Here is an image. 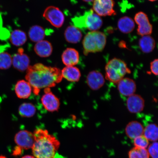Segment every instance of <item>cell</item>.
Wrapping results in <instances>:
<instances>
[{
    "label": "cell",
    "mask_w": 158,
    "mask_h": 158,
    "mask_svg": "<svg viewBox=\"0 0 158 158\" xmlns=\"http://www.w3.org/2000/svg\"><path fill=\"white\" fill-rule=\"evenodd\" d=\"M25 78L30 84L34 94L38 95L41 89L55 86L61 82L63 77L60 69L39 63L29 66Z\"/></svg>",
    "instance_id": "cell-1"
},
{
    "label": "cell",
    "mask_w": 158,
    "mask_h": 158,
    "mask_svg": "<svg viewBox=\"0 0 158 158\" xmlns=\"http://www.w3.org/2000/svg\"><path fill=\"white\" fill-rule=\"evenodd\" d=\"M35 142L31 149L36 158H54L60 145V142L47 130L38 128L33 133Z\"/></svg>",
    "instance_id": "cell-2"
},
{
    "label": "cell",
    "mask_w": 158,
    "mask_h": 158,
    "mask_svg": "<svg viewBox=\"0 0 158 158\" xmlns=\"http://www.w3.org/2000/svg\"><path fill=\"white\" fill-rule=\"evenodd\" d=\"M72 21L75 27L79 29L88 30L91 31H97L103 23L101 18L92 9L85 12L82 15L74 17Z\"/></svg>",
    "instance_id": "cell-3"
},
{
    "label": "cell",
    "mask_w": 158,
    "mask_h": 158,
    "mask_svg": "<svg viewBox=\"0 0 158 158\" xmlns=\"http://www.w3.org/2000/svg\"><path fill=\"white\" fill-rule=\"evenodd\" d=\"M106 78L110 82L117 84L131 71L121 59L114 58L109 61L105 67Z\"/></svg>",
    "instance_id": "cell-4"
},
{
    "label": "cell",
    "mask_w": 158,
    "mask_h": 158,
    "mask_svg": "<svg viewBox=\"0 0 158 158\" xmlns=\"http://www.w3.org/2000/svg\"><path fill=\"white\" fill-rule=\"evenodd\" d=\"M106 42V35L104 33L98 31L88 32L82 41L84 55L101 52L105 47Z\"/></svg>",
    "instance_id": "cell-5"
},
{
    "label": "cell",
    "mask_w": 158,
    "mask_h": 158,
    "mask_svg": "<svg viewBox=\"0 0 158 158\" xmlns=\"http://www.w3.org/2000/svg\"><path fill=\"white\" fill-rule=\"evenodd\" d=\"M43 17L53 26L59 28L62 26L64 21V16L58 7L51 6L45 9Z\"/></svg>",
    "instance_id": "cell-6"
},
{
    "label": "cell",
    "mask_w": 158,
    "mask_h": 158,
    "mask_svg": "<svg viewBox=\"0 0 158 158\" xmlns=\"http://www.w3.org/2000/svg\"><path fill=\"white\" fill-rule=\"evenodd\" d=\"M114 5V0H94L93 10L100 16L115 15Z\"/></svg>",
    "instance_id": "cell-7"
},
{
    "label": "cell",
    "mask_w": 158,
    "mask_h": 158,
    "mask_svg": "<svg viewBox=\"0 0 158 158\" xmlns=\"http://www.w3.org/2000/svg\"><path fill=\"white\" fill-rule=\"evenodd\" d=\"M135 23L138 25L137 34L141 36L149 35L152 32L153 27L150 23L147 15L143 12L140 11L134 17Z\"/></svg>",
    "instance_id": "cell-8"
},
{
    "label": "cell",
    "mask_w": 158,
    "mask_h": 158,
    "mask_svg": "<svg viewBox=\"0 0 158 158\" xmlns=\"http://www.w3.org/2000/svg\"><path fill=\"white\" fill-rule=\"evenodd\" d=\"M45 94L41 98V102L44 108L48 111H58L60 106L59 98L51 91L50 88L44 89Z\"/></svg>",
    "instance_id": "cell-9"
},
{
    "label": "cell",
    "mask_w": 158,
    "mask_h": 158,
    "mask_svg": "<svg viewBox=\"0 0 158 158\" xmlns=\"http://www.w3.org/2000/svg\"><path fill=\"white\" fill-rule=\"evenodd\" d=\"M15 141L21 149H29L32 148L34 144V135L33 133L27 130H21L16 134Z\"/></svg>",
    "instance_id": "cell-10"
},
{
    "label": "cell",
    "mask_w": 158,
    "mask_h": 158,
    "mask_svg": "<svg viewBox=\"0 0 158 158\" xmlns=\"http://www.w3.org/2000/svg\"><path fill=\"white\" fill-rule=\"evenodd\" d=\"M145 106L144 99L139 95L134 94L128 97L126 106L128 111L132 114L139 113L143 110Z\"/></svg>",
    "instance_id": "cell-11"
},
{
    "label": "cell",
    "mask_w": 158,
    "mask_h": 158,
    "mask_svg": "<svg viewBox=\"0 0 158 158\" xmlns=\"http://www.w3.org/2000/svg\"><path fill=\"white\" fill-rule=\"evenodd\" d=\"M30 59L27 54L23 53V49L19 48L18 53L12 58V64L18 70L23 72L27 70L29 67Z\"/></svg>",
    "instance_id": "cell-12"
},
{
    "label": "cell",
    "mask_w": 158,
    "mask_h": 158,
    "mask_svg": "<svg viewBox=\"0 0 158 158\" xmlns=\"http://www.w3.org/2000/svg\"><path fill=\"white\" fill-rule=\"evenodd\" d=\"M117 84L118 91L122 95L128 97L135 94L137 86L135 81L132 79L123 78Z\"/></svg>",
    "instance_id": "cell-13"
},
{
    "label": "cell",
    "mask_w": 158,
    "mask_h": 158,
    "mask_svg": "<svg viewBox=\"0 0 158 158\" xmlns=\"http://www.w3.org/2000/svg\"><path fill=\"white\" fill-rule=\"evenodd\" d=\"M86 82L89 87L92 90H97L103 86L105 80L101 73L94 70L89 73L87 76Z\"/></svg>",
    "instance_id": "cell-14"
},
{
    "label": "cell",
    "mask_w": 158,
    "mask_h": 158,
    "mask_svg": "<svg viewBox=\"0 0 158 158\" xmlns=\"http://www.w3.org/2000/svg\"><path fill=\"white\" fill-rule=\"evenodd\" d=\"M78 51L73 48H68L63 52L62 59L63 63L66 66H74L79 62Z\"/></svg>",
    "instance_id": "cell-15"
},
{
    "label": "cell",
    "mask_w": 158,
    "mask_h": 158,
    "mask_svg": "<svg viewBox=\"0 0 158 158\" xmlns=\"http://www.w3.org/2000/svg\"><path fill=\"white\" fill-rule=\"evenodd\" d=\"M32 88L27 81L21 80L17 82L15 87V91L18 97L21 99L28 98L32 92Z\"/></svg>",
    "instance_id": "cell-16"
},
{
    "label": "cell",
    "mask_w": 158,
    "mask_h": 158,
    "mask_svg": "<svg viewBox=\"0 0 158 158\" xmlns=\"http://www.w3.org/2000/svg\"><path fill=\"white\" fill-rule=\"evenodd\" d=\"M144 128L142 124L137 121L129 122L125 128L126 135L130 139H135L136 137L143 135Z\"/></svg>",
    "instance_id": "cell-17"
},
{
    "label": "cell",
    "mask_w": 158,
    "mask_h": 158,
    "mask_svg": "<svg viewBox=\"0 0 158 158\" xmlns=\"http://www.w3.org/2000/svg\"><path fill=\"white\" fill-rule=\"evenodd\" d=\"M34 50L39 56L46 58L50 56L52 54L53 51L52 45L48 41H41L35 44Z\"/></svg>",
    "instance_id": "cell-18"
},
{
    "label": "cell",
    "mask_w": 158,
    "mask_h": 158,
    "mask_svg": "<svg viewBox=\"0 0 158 158\" xmlns=\"http://www.w3.org/2000/svg\"><path fill=\"white\" fill-rule=\"evenodd\" d=\"M63 78L71 82H77L80 80L81 73L80 70L74 66H66L61 71Z\"/></svg>",
    "instance_id": "cell-19"
},
{
    "label": "cell",
    "mask_w": 158,
    "mask_h": 158,
    "mask_svg": "<svg viewBox=\"0 0 158 158\" xmlns=\"http://www.w3.org/2000/svg\"><path fill=\"white\" fill-rule=\"evenodd\" d=\"M82 35L77 27L74 26H70L66 29L64 32V37L68 42L76 44L81 40Z\"/></svg>",
    "instance_id": "cell-20"
},
{
    "label": "cell",
    "mask_w": 158,
    "mask_h": 158,
    "mask_svg": "<svg viewBox=\"0 0 158 158\" xmlns=\"http://www.w3.org/2000/svg\"><path fill=\"white\" fill-rule=\"evenodd\" d=\"M139 39V45L141 50L145 53H149L155 49L156 42L155 40L149 35H144Z\"/></svg>",
    "instance_id": "cell-21"
},
{
    "label": "cell",
    "mask_w": 158,
    "mask_h": 158,
    "mask_svg": "<svg viewBox=\"0 0 158 158\" xmlns=\"http://www.w3.org/2000/svg\"><path fill=\"white\" fill-rule=\"evenodd\" d=\"M118 27L122 33H131L135 28V23L131 18L124 16L120 18L118 21Z\"/></svg>",
    "instance_id": "cell-22"
},
{
    "label": "cell",
    "mask_w": 158,
    "mask_h": 158,
    "mask_svg": "<svg viewBox=\"0 0 158 158\" xmlns=\"http://www.w3.org/2000/svg\"><path fill=\"white\" fill-rule=\"evenodd\" d=\"M10 40L12 44L16 46H21L26 42V34L22 31L15 30L12 32L10 36Z\"/></svg>",
    "instance_id": "cell-23"
},
{
    "label": "cell",
    "mask_w": 158,
    "mask_h": 158,
    "mask_svg": "<svg viewBox=\"0 0 158 158\" xmlns=\"http://www.w3.org/2000/svg\"><path fill=\"white\" fill-rule=\"evenodd\" d=\"M29 35L31 40L35 42L43 40L45 35L44 30L42 27L35 25L29 29Z\"/></svg>",
    "instance_id": "cell-24"
},
{
    "label": "cell",
    "mask_w": 158,
    "mask_h": 158,
    "mask_svg": "<svg viewBox=\"0 0 158 158\" xmlns=\"http://www.w3.org/2000/svg\"><path fill=\"white\" fill-rule=\"evenodd\" d=\"M143 135L149 141L156 142L158 140V128L157 124L151 123L144 128Z\"/></svg>",
    "instance_id": "cell-25"
},
{
    "label": "cell",
    "mask_w": 158,
    "mask_h": 158,
    "mask_svg": "<svg viewBox=\"0 0 158 158\" xmlns=\"http://www.w3.org/2000/svg\"><path fill=\"white\" fill-rule=\"evenodd\" d=\"M19 111L22 117L31 118L35 115L36 112V108L31 103H24L20 106Z\"/></svg>",
    "instance_id": "cell-26"
},
{
    "label": "cell",
    "mask_w": 158,
    "mask_h": 158,
    "mask_svg": "<svg viewBox=\"0 0 158 158\" xmlns=\"http://www.w3.org/2000/svg\"><path fill=\"white\" fill-rule=\"evenodd\" d=\"M129 158H149L147 150L143 148L135 147L128 152Z\"/></svg>",
    "instance_id": "cell-27"
},
{
    "label": "cell",
    "mask_w": 158,
    "mask_h": 158,
    "mask_svg": "<svg viewBox=\"0 0 158 158\" xmlns=\"http://www.w3.org/2000/svg\"><path fill=\"white\" fill-rule=\"evenodd\" d=\"M12 57L9 53L3 52L0 54V69L6 70L10 68Z\"/></svg>",
    "instance_id": "cell-28"
},
{
    "label": "cell",
    "mask_w": 158,
    "mask_h": 158,
    "mask_svg": "<svg viewBox=\"0 0 158 158\" xmlns=\"http://www.w3.org/2000/svg\"><path fill=\"white\" fill-rule=\"evenodd\" d=\"M134 143L135 147L146 149L149 145V140L143 135L134 139Z\"/></svg>",
    "instance_id": "cell-29"
},
{
    "label": "cell",
    "mask_w": 158,
    "mask_h": 158,
    "mask_svg": "<svg viewBox=\"0 0 158 158\" xmlns=\"http://www.w3.org/2000/svg\"><path fill=\"white\" fill-rule=\"evenodd\" d=\"M148 153L152 158H158V143L154 142L149 146L148 147Z\"/></svg>",
    "instance_id": "cell-30"
},
{
    "label": "cell",
    "mask_w": 158,
    "mask_h": 158,
    "mask_svg": "<svg viewBox=\"0 0 158 158\" xmlns=\"http://www.w3.org/2000/svg\"><path fill=\"white\" fill-rule=\"evenodd\" d=\"M9 31L3 27V21L0 14V39L4 40L9 37Z\"/></svg>",
    "instance_id": "cell-31"
},
{
    "label": "cell",
    "mask_w": 158,
    "mask_h": 158,
    "mask_svg": "<svg viewBox=\"0 0 158 158\" xmlns=\"http://www.w3.org/2000/svg\"><path fill=\"white\" fill-rule=\"evenodd\" d=\"M158 59H156L152 61L151 63V66H150L152 73L156 76H157L158 75Z\"/></svg>",
    "instance_id": "cell-32"
},
{
    "label": "cell",
    "mask_w": 158,
    "mask_h": 158,
    "mask_svg": "<svg viewBox=\"0 0 158 158\" xmlns=\"http://www.w3.org/2000/svg\"><path fill=\"white\" fill-rule=\"evenodd\" d=\"M8 45H1L0 44V54L1 53L4 52L5 50V49H6L7 47H8Z\"/></svg>",
    "instance_id": "cell-33"
},
{
    "label": "cell",
    "mask_w": 158,
    "mask_h": 158,
    "mask_svg": "<svg viewBox=\"0 0 158 158\" xmlns=\"http://www.w3.org/2000/svg\"><path fill=\"white\" fill-rule=\"evenodd\" d=\"M54 158H66L63 156L59 155L58 153H56Z\"/></svg>",
    "instance_id": "cell-34"
},
{
    "label": "cell",
    "mask_w": 158,
    "mask_h": 158,
    "mask_svg": "<svg viewBox=\"0 0 158 158\" xmlns=\"http://www.w3.org/2000/svg\"><path fill=\"white\" fill-rule=\"evenodd\" d=\"M22 158H35V157L33 156L30 155H26L24 156Z\"/></svg>",
    "instance_id": "cell-35"
},
{
    "label": "cell",
    "mask_w": 158,
    "mask_h": 158,
    "mask_svg": "<svg viewBox=\"0 0 158 158\" xmlns=\"http://www.w3.org/2000/svg\"><path fill=\"white\" fill-rule=\"evenodd\" d=\"M82 1L90 3L91 2H94V0H82Z\"/></svg>",
    "instance_id": "cell-36"
},
{
    "label": "cell",
    "mask_w": 158,
    "mask_h": 158,
    "mask_svg": "<svg viewBox=\"0 0 158 158\" xmlns=\"http://www.w3.org/2000/svg\"><path fill=\"white\" fill-rule=\"evenodd\" d=\"M149 1L151 2H154L157 1V0H149Z\"/></svg>",
    "instance_id": "cell-37"
},
{
    "label": "cell",
    "mask_w": 158,
    "mask_h": 158,
    "mask_svg": "<svg viewBox=\"0 0 158 158\" xmlns=\"http://www.w3.org/2000/svg\"><path fill=\"white\" fill-rule=\"evenodd\" d=\"M0 158H6L5 157L3 156H0Z\"/></svg>",
    "instance_id": "cell-38"
}]
</instances>
